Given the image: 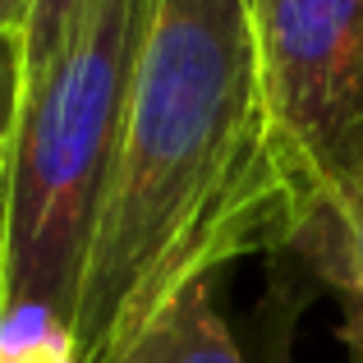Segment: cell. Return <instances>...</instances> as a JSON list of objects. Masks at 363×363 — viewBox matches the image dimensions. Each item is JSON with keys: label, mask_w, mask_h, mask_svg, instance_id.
Listing matches in <instances>:
<instances>
[{"label": "cell", "mask_w": 363, "mask_h": 363, "mask_svg": "<svg viewBox=\"0 0 363 363\" xmlns=\"http://www.w3.org/2000/svg\"><path fill=\"white\" fill-rule=\"evenodd\" d=\"M290 212L248 0H157L88 244L69 363H116L175 294L281 244Z\"/></svg>", "instance_id": "cell-1"}, {"label": "cell", "mask_w": 363, "mask_h": 363, "mask_svg": "<svg viewBox=\"0 0 363 363\" xmlns=\"http://www.w3.org/2000/svg\"><path fill=\"white\" fill-rule=\"evenodd\" d=\"M294 207L363 212V0H248Z\"/></svg>", "instance_id": "cell-2"}, {"label": "cell", "mask_w": 363, "mask_h": 363, "mask_svg": "<svg viewBox=\"0 0 363 363\" xmlns=\"http://www.w3.org/2000/svg\"><path fill=\"white\" fill-rule=\"evenodd\" d=\"M294 253L318 285L340 303V345L363 363V212H345L336 203H303L290 212L281 244Z\"/></svg>", "instance_id": "cell-3"}, {"label": "cell", "mask_w": 363, "mask_h": 363, "mask_svg": "<svg viewBox=\"0 0 363 363\" xmlns=\"http://www.w3.org/2000/svg\"><path fill=\"white\" fill-rule=\"evenodd\" d=\"M116 363H253L240 350L225 313L212 299V281L189 285L184 294L166 303Z\"/></svg>", "instance_id": "cell-4"}, {"label": "cell", "mask_w": 363, "mask_h": 363, "mask_svg": "<svg viewBox=\"0 0 363 363\" xmlns=\"http://www.w3.org/2000/svg\"><path fill=\"white\" fill-rule=\"evenodd\" d=\"M83 5H88V0H33V14H28V28H23V88L65 46V37L79 23Z\"/></svg>", "instance_id": "cell-5"}, {"label": "cell", "mask_w": 363, "mask_h": 363, "mask_svg": "<svg viewBox=\"0 0 363 363\" xmlns=\"http://www.w3.org/2000/svg\"><path fill=\"white\" fill-rule=\"evenodd\" d=\"M18 116H23V42L18 37H0V230H5L9 161H14Z\"/></svg>", "instance_id": "cell-6"}, {"label": "cell", "mask_w": 363, "mask_h": 363, "mask_svg": "<svg viewBox=\"0 0 363 363\" xmlns=\"http://www.w3.org/2000/svg\"><path fill=\"white\" fill-rule=\"evenodd\" d=\"M28 14H33V0H0V37H18L23 42Z\"/></svg>", "instance_id": "cell-7"}]
</instances>
